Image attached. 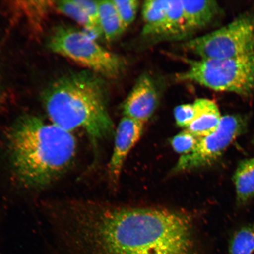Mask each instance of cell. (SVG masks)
I'll use <instances>...</instances> for the list:
<instances>
[{"mask_svg": "<svg viewBox=\"0 0 254 254\" xmlns=\"http://www.w3.org/2000/svg\"><path fill=\"white\" fill-rule=\"evenodd\" d=\"M75 226L62 254H195L191 220L166 209L89 206Z\"/></svg>", "mask_w": 254, "mask_h": 254, "instance_id": "6da1fadb", "label": "cell"}, {"mask_svg": "<svg viewBox=\"0 0 254 254\" xmlns=\"http://www.w3.org/2000/svg\"><path fill=\"white\" fill-rule=\"evenodd\" d=\"M76 150L71 132L33 115L20 117L7 136L12 173L27 189L42 188L54 182L71 164Z\"/></svg>", "mask_w": 254, "mask_h": 254, "instance_id": "7a4b0ae2", "label": "cell"}, {"mask_svg": "<svg viewBox=\"0 0 254 254\" xmlns=\"http://www.w3.org/2000/svg\"><path fill=\"white\" fill-rule=\"evenodd\" d=\"M108 99L103 77L90 71L63 76L43 95L44 107L54 125L70 132L84 129L94 144L113 132Z\"/></svg>", "mask_w": 254, "mask_h": 254, "instance_id": "3957f363", "label": "cell"}, {"mask_svg": "<svg viewBox=\"0 0 254 254\" xmlns=\"http://www.w3.org/2000/svg\"><path fill=\"white\" fill-rule=\"evenodd\" d=\"M88 32L59 25L53 30L48 47L52 52L65 57L101 77L119 78L126 63L122 57L100 46Z\"/></svg>", "mask_w": 254, "mask_h": 254, "instance_id": "277c9868", "label": "cell"}, {"mask_svg": "<svg viewBox=\"0 0 254 254\" xmlns=\"http://www.w3.org/2000/svg\"><path fill=\"white\" fill-rule=\"evenodd\" d=\"M186 71L178 80L196 82L217 91L249 96L254 90V53L236 58L186 60Z\"/></svg>", "mask_w": 254, "mask_h": 254, "instance_id": "5b68a950", "label": "cell"}, {"mask_svg": "<svg viewBox=\"0 0 254 254\" xmlns=\"http://www.w3.org/2000/svg\"><path fill=\"white\" fill-rule=\"evenodd\" d=\"M184 48L200 59L236 58L254 53V14L246 13L220 29L188 41Z\"/></svg>", "mask_w": 254, "mask_h": 254, "instance_id": "8992f818", "label": "cell"}, {"mask_svg": "<svg viewBox=\"0 0 254 254\" xmlns=\"http://www.w3.org/2000/svg\"><path fill=\"white\" fill-rule=\"evenodd\" d=\"M246 124L245 119L240 115L222 117L215 132L199 138L197 146L191 153L180 157L174 171L194 169L214 163L244 132Z\"/></svg>", "mask_w": 254, "mask_h": 254, "instance_id": "52a82bcc", "label": "cell"}, {"mask_svg": "<svg viewBox=\"0 0 254 254\" xmlns=\"http://www.w3.org/2000/svg\"><path fill=\"white\" fill-rule=\"evenodd\" d=\"M158 101V93L153 79L150 75L142 74L124 103V115L145 123L153 115Z\"/></svg>", "mask_w": 254, "mask_h": 254, "instance_id": "ba28073f", "label": "cell"}, {"mask_svg": "<svg viewBox=\"0 0 254 254\" xmlns=\"http://www.w3.org/2000/svg\"><path fill=\"white\" fill-rule=\"evenodd\" d=\"M144 124L126 116L120 121L109 167V174L113 182L119 180L127 155L141 137Z\"/></svg>", "mask_w": 254, "mask_h": 254, "instance_id": "9c48e42d", "label": "cell"}, {"mask_svg": "<svg viewBox=\"0 0 254 254\" xmlns=\"http://www.w3.org/2000/svg\"><path fill=\"white\" fill-rule=\"evenodd\" d=\"M55 8L82 25L93 37L103 36L99 23L98 1L69 0L55 1Z\"/></svg>", "mask_w": 254, "mask_h": 254, "instance_id": "30bf717a", "label": "cell"}, {"mask_svg": "<svg viewBox=\"0 0 254 254\" xmlns=\"http://www.w3.org/2000/svg\"><path fill=\"white\" fill-rule=\"evenodd\" d=\"M193 104L194 119L186 129L198 138L211 134L217 129L222 117L217 104L206 98H199Z\"/></svg>", "mask_w": 254, "mask_h": 254, "instance_id": "8fae6325", "label": "cell"}, {"mask_svg": "<svg viewBox=\"0 0 254 254\" xmlns=\"http://www.w3.org/2000/svg\"><path fill=\"white\" fill-rule=\"evenodd\" d=\"M182 2L187 32L206 27L211 23L220 10L217 2L212 0Z\"/></svg>", "mask_w": 254, "mask_h": 254, "instance_id": "7c38bea8", "label": "cell"}, {"mask_svg": "<svg viewBox=\"0 0 254 254\" xmlns=\"http://www.w3.org/2000/svg\"><path fill=\"white\" fill-rule=\"evenodd\" d=\"M170 0H149L142 5L144 22L142 35L146 37H161L166 25Z\"/></svg>", "mask_w": 254, "mask_h": 254, "instance_id": "4fadbf2b", "label": "cell"}, {"mask_svg": "<svg viewBox=\"0 0 254 254\" xmlns=\"http://www.w3.org/2000/svg\"><path fill=\"white\" fill-rule=\"evenodd\" d=\"M233 181L238 204H246L254 196V157L240 162Z\"/></svg>", "mask_w": 254, "mask_h": 254, "instance_id": "5bb4252c", "label": "cell"}, {"mask_svg": "<svg viewBox=\"0 0 254 254\" xmlns=\"http://www.w3.org/2000/svg\"><path fill=\"white\" fill-rule=\"evenodd\" d=\"M99 23L103 36L108 41L118 39L126 31L113 1H98Z\"/></svg>", "mask_w": 254, "mask_h": 254, "instance_id": "9a60e30c", "label": "cell"}, {"mask_svg": "<svg viewBox=\"0 0 254 254\" xmlns=\"http://www.w3.org/2000/svg\"><path fill=\"white\" fill-rule=\"evenodd\" d=\"M187 32L182 1L170 0L166 23L161 37L175 38L182 36Z\"/></svg>", "mask_w": 254, "mask_h": 254, "instance_id": "2e32d148", "label": "cell"}, {"mask_svg": "<svg viewBox=\"0 0 254 254\" xmlns=\"http://www.w3.org/2000/svg\"><path fill=\"white\" fill-rule=\"evenodd\" d=\"M228 254H254V225L241 228L235 233Z\"/></svg>", "mask_w": 254, "mask_h": 254, "instance_id": "e0dca14e", "label": "cell"}, {"mask_svg": "<svg viewBox=\"0 0 254 254\" xmlns=\"http://www.w3.org/2000/svg\"><path fill=\"white\" fill-rule=\"evenodd\" d=\"M199 138L185 129L174 136L170 142L175 151L184 155L191 153L195 150L198 144Z\"/></svg>", "mask_w": 254, "mask_h": 254, "instance_id": "ac0fdd59", "label": "cell"}, {"mask_svg": "<svg viewBox=\"0 0 254 254\" xmlns=\"http://www.w3.org/2000/svg\"><path fill=\"white\" fill-rule=\"evenodd\" d=\"M113 2L126 30L135 20L139 2L136 0H114Z\"/></svg>", "mask_w": 254, "mask_h": 254, "instance_id": "d6986e66", "label": "cell"}, {"mask_svg": "<svg viewBox=\"0 0 254 254\" xmlns=\"http://www.w3.org/2000/svg\"><path fill=\"white\" fill-rule=\"evenodd\" d=\"M195 116V110L193 104L180 105L174 110V117L177 126L185 129L192 123Z\"/></svg>", "mask_w": 254, "mask_h": 254, "instance_id": "ffe728a7", "label": "cell"}]
</instances>
